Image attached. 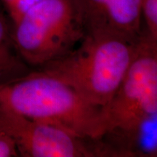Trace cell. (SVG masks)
<instances>
[{
	"instance_id": "9",
	"label": "cell",
	"mask_w": 157,
	"mask_h": 157,
	"mask_svg": "<svg viewBox=\"0 0 157 157\" xmlns=\"http://www.w3.org/2000/svg\"><path fill=\"white\" fill-rule=\"evenodd\" d=\"M13 23L22 15L29 7L39 0H0Z\"/></svg>"
},
{
	"instance_id": "4",
	"label": "cell",
	"mask_w": 157,
	"mask_h": 157,
	"mask_svg": "<svg viewBox=\"0 0 157 157\" xmlns=\"http://www.w3.org/2000/svg\"><path fill=\"white\" fill-rule=\"evenodd\" d=\"M86 33L81 0H39L13 23L15 46L30 67L65 56Z\"/></svg>"
},
{
	"instance_id": "8",
	"label": "cell",
	"mask_w": 157,
	"mask_h": 157,
	"mask_svg": "<svg viewBox=\"0 0 157 157\" xmlns=\"http://www.w3.org/2000/svg\"><path fill=\"white\" fill-rule=\"evenodd\" d=\"M142 17L146 34L157 41V0H140Z\"/></svg>"
},
{
	"instance_id": "6",
	"label": "cell",
	"mask_w": 157,
	"mask_h": 157,
	"mask_svg": "<svg viewBox=\"0 0 157 157\" xmlns=\"http://www.w3.org/2000/svg\"><path fill=\"white\" fill-rule=\"evenodd\" d=\"M87 32H104L140 39L142 27L140 0H81Z\"/></svg>"
},
{
	"instance_id": "5",
	"label": "cell",
	"mask_w": 157,
	"mask_h": 157,
	"mask_svg": "<svg viewBox=\"0 0 157 157\" xmlns=\"http://www.w3.org/2000/svg\"><path fill=\"white\" fill-rule=\"evenodd\" d=\"M0 132L13 140L19 156H107L101 140L81 138L58 127L0 111Z\"/></svg>"
},
{
	"instance_id": "1",
	"label": "cell",
	"mask_w": 157,
	"mask_h": 157,
	"mask_svg": "<svg viewBox=\"0 0 157 157\" xmlns=\"http://www.w3.org/2000/svg\"><path fill=\"white\" fill-rule=\"evenodd\" d=\"M101 139L116 156H143L141 141L156 134L157 41L146 34L120 85L103 107Z\"/></svg>"
},
{
	"instance_id": "2",
	"label": "cell",
	"mask_w": 157,
	"mask_h": 157,
	"mask_svg": "<svg viewBox=\"0 0 157 157\" xmlns=\"http://www.w3.org/2000/svg\"><path fill=\"white\" fill-rule=\"evenodd\" d=\"M145 34L134 39L87 32L78 47L37 71L58 78L88 103L103 108L120 85Z\"/></svg>"
},
{
	"instance_id": "7",
	"label": "cell",
	"mask_w": 157,
	"mask_h": 157,
	"mask_svg": "<svg viewBox=\"0 0 157 157\" xmlns=\"http://www.w3.org/2000/svg\"><path fill=\"white\" fill-rule=\"evenodd\" d=\"M32 71L15 46L13 23L0 1V85L16 81Z\"/></svg>"
},
{
	"instance_id": "3",
	"label": "cell",
	"mask_w": 157,
	"mask_h": 157,
	"mask_svg": "<svg viewBox=\"0 0 157 157\" xmlns=\"http://www.w3.org/2000/svg\"><path fill=\"white\" fill-rule=\"evenodd\" d=\"M0 111L99 140L105 134L103 108L92 105L58 78L39 71L0 85Z\"/></svg>"
},
{
	"instance_id": "10",
	"label": "cell",
	"mask_w": 157,
	"mask_h": 157,
	"mask_svg": "<svg viewBox=\"0 0 157 157\" xmlns=\"http://www.w3.org/2000/svg\"><path fill=\"white\" fill-rule=\"evenodd\" d=\"M19 156L14 143L8 136L0 132V157Z\"/></svg>"
}]
</instances>
